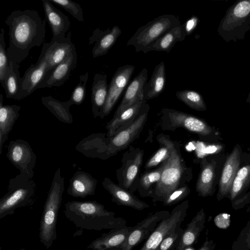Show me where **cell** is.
<instances>
[{
  "instance_id": "21",
  "label": "cell",
  "mask_w": 250,
  "mask_h": 250,
  "mask_svg": "<svg viewBox=\"0 0 250 250\" xmlns=\"http://www.w3.org/2000/svg\"><path fill=\"white\" fill-rule=\"evenodd\" d=\"M147 69L144 68L131 81L113 116L144 99V88L147 82Z\"/></svg>"
},
{
  "instance_id": "7",
  "label": "cell",
  "mask_w": 250,
  "mask_h": 250,
  "mask_svg": "<svg viewBox=\"0 0 250 250\" xmlns=\"http://www.w3.org/2000/svg\"><path fill=\"white\" fill-rule=\"evenodd\" d=\"M179 19L173 15H161L138 28L128 40L127 46L133 45L135 51L146 54L155 42L172 28L180 25Z\"/></svg>"
},
{
  "instance_id": "4",
  "label": "cell",
  "mask_w": 250,
  "mask_h": 250,
  "mask_svg": "<svg viewBox=\"0 0 250 250\" xmlns=\"http://www.w3.org/2000/svg\"><path fill=\"white\" fill-rule=\"evenodd\" d=\"M64 177L59 167L55 172L40 222L39 238L46 249L52 246L57 238V221L64 189Z\"/></svg>"
},
{
  "instance_id": "29",
  "label": "cell",
  "mask_w": 250,
  "mask_h": 250,
  "mask_svg": "<svg viewBox=\"0 0 250 250\" xmlns=\"http://www.w3.org/2000/svg\"><path fill=\"white\" fill-rule=\"evenodd\" d=\"M143 101L137 102L118 115L113 117L105 126L107 130V138L111 137L117 132L129 126L135 121L139 113Z\"/></svg>"
},
{
  "instance_id": "20",
  "label": "cell",
  "mask_w": 250,
  "mask_h": 250,
  "mask_svg": "<svg viewBox=\"0 0 250 250\" xmlns=\"http://www.w3.org/2000/svg\"><path fill=\"white\" fill-rule=\"evenodd\" d=\"M122 33L120 28L115 25L111 29L102 30L97 28L93 31L89 39V44H94L92 49L93 58L104 55L112 48Z\"/></svg>"
},
{
  "instance_id": "46",
  "label": "cell",
  "mask_w": 250,
  "mask_h": 250,
  "mask_svg": "<svg viewBox=\"0 0 250 250\" xmlns=\"http://www.w3.org/2000/svg\"><path fill=\"white\" fill-rule=\"evenodd\" d=\"M230 216L229 214L226 213L218 214L214 218L215 225L220 229H227L230 223Z\"/></svg>"
},
{
  "instance_id": "11",
  "label": "cell",
  "mask_w": 250,
  "mask_h": 250,
  "mask_svg": "<svg viewBox=\"0 0 250 250\" xmlns=\"http://www.w3.org/2000/svg\"><path fill=\"white\" fill-rule=\"evenodd\" d=\"M188 207V200L174 207L169 216L159 222L139 250H156L166 237L181 227L187 216Z\"/></svg>"
},
{
  "instance_id": "32",
  "label": "cell",
  "mask_w": 250,
  "mask_h": 250,
  "mask_svg": "<svg viewBox=\"0 0 250 250\" xmlns=\"http://www.w3.org/2000/svg\"><path fill=\"white\" fill-rule=\"evenodd\" d=\"M19 67L20 66L13 67L12 62H10L9 68L1 85L7 99L21 100L22 78L20 77Z\"/></svg>"
},
{
  "instance_id": "18",
  "label": "cell",
  "mask_w": 250,
  "mask_h": 250,
  "mask_svg": "<svg viewBox=\"0 0 250 250\" xmlns=\"http://www.w3.org/2000/svg\"><path fill=\"white\" fill-rule=\"evenodd\" d=\"M77 63V54L75 48L46 77L38 89L60 86L63 84L69 78L72 72L76 66Z\"/></svg>"
},
{
  "instance_id": "48",
  "label": "cell",
  "mask_w": 250,
  "mask_h": 250,
  "mask_svg": "<svg viewBox=\"0 0 250 250\" xmlns=\"http://www.w3.org/2000/svg\"><path fill=\"white\" fill-rule=\"evenodd\" d=\"M246 101H247V103L250 104V93L248 95V98H247V99L246 100Z\"/></svg>"
},
{
  "instance_id": "24",
  "label": "cell",
  "mask_w": 250,
  "mask_h": 250,
  "mask_svg": "<svg viewBox=\"0 0 250 250\" xmlns=\"http://www.w3.org/2000/svg\"><path fill=\"white\" fill-rule=\"evenodd\" d=\"M134 227L124 226L110 229L92 241L87 249L91 250H109L121 246L126 240Z\"/></svg>"
},
{
  "instance_id": "6",
  "label": "cell",
  "mask_w": 250,
  "mask_h": 250,
  "mask_svg": "<svg viewBox=\"0 0 250 250\" xmlns=\"http://www.w3.org/2000/svg\"><path fill=\"white\" fill-rule=\"evenodd\" d=\"M250 29V0L236 1L227 10L218 26L219 35L226 42L243 40Z\"/></svg>"
},
{
  "instance_id": "37",
  "label": "cell",
  "mask_w": 250,
  "mask_h": 250,
  "mask_svg": "<svg viewBox=\"0 0 250 250\" xmlns=\"http://www.w3.org/2000/svg\"><path fill=\"white\" fill-rule=\"evenodd\" d=\"M177 98L191 109L198 111L207 109V105L202 95L197 91L184 89L176 92Z\"/></svg>"
},
{
  "instance_id": "17",
  "label": "cell",
  "mask_w": 250,
  "mask_h": 250,
  "mask_svg": "<svg viewBox=\"0 0 250 250\" xmlns=\"http://www.w3.org/2000/svg\"><path fill=\"white\" fill-rule=\"evenodd\" d=\"M240 150L235 146L227 158L222 171L217 195L218 201L229 196L232 183L240 168Z\"/></svg>"
},
{
  "instance_id": "41",
  "label": "cell",
  "mask_w": 250,
  "mask_h": 250,
  "mask_svg": "<svg viewBox=\"0 0 250 250\" xmlns=\"http://www.w3.org/2000/svg\"><path fill=\"white\" fill-rule=\"evenodd\" d=\"M5 47L4 30L1 28L0 33V82L1 85L10 63Z\"/></svg>"
},
{
  "instance_id": "28",
  "label": "cell",
  "mask_w": 250,
  "mask_h": 250,
  "mask_svg": "<svg viewBox=\"0 0 250 250\" xmlns=\"http://www.w3.org/2000/svg\"><path fill=\"white\" fill-rule=\"evenodd\" d=\"M3 95L0 94V154L8 135L20 116V105L3 104Z\"/></svg>"
},
{
  "instance_id": "1",
  "label": "cell",
  "mask_w": 250,
  "mask_h": 250,
  "mask_svg": "<svg viewBox=\"0 0 250 250\" xmlns=\"http://www.w3.org/2000/svg\"><path fill=\"white\" fill-rule=\"evenodd\" d=\"M5 22L9 27V45L7 53L9 62L16 67L28 56L32 48L42 44L46 21L37 11L26 9L12 12Z\"/></svg>"
},
{
  "instance_id": "44",
  "label": "cell",
  "mask_w": 250,
  "mask_h": 250,
  "mask_svg": "<svg viewBox=\"0 0 250 250\" xmlns=\"http://www.w3.org/2000/svg\"><path fill=\"white\" fill-rule=\"evenodd\" d=\"M232 250H250V230L245 228L237 240L234 242Z\"/></svg>"
},
{
  "instance_id": "31",
  "label": "cell",
  "mask_w": 250,
  "mask_h": 250,
  "mask_svg": "<svg viewBox=\"0 0 250 250\" xmlns=\"http://www.w3.org/2000/svg\"><path fill=\"white\" fill-rule=\"evenodd\" d=\"M166 84V67L162 61L155 66L149 81L144 86V98L147 101L159 96L164 91Z\"/></svg>"
},
{
  "instance_id": "5",
  "label": "cell",
  "mask_w": 250,
  "mask_h": 250,
  "mask_svg": "<svg viewBox=\"0 0 250 250\" xmlns=\"http://www.w3.org/2000/svg\"><path fill=\"white\" fill-rule=\"evenodd\" d=\"M8 191L0 199V219L13 215L16 209L32 206L36 200L37 185L21 173L11 178Z\"/></svg>"
},
{
  "instance_id": "19",
  "label": "cell",
  "mask_w": 250,
  "mask_h": 250,
  "mask_svg": "<svg viewBox=\"0 0 250 250\" xmlns=\"http://www.w3.org/2000/svg\"><path fill=\"white\" fill-rule=\"evenodd\" d=\"M42 3L46 19L52 33L51 41L65 38L71 24L69 18L54 6L49 0H42Z\"/></svg>"
},
{
  "instance_id": "51",
  "label": "cell",
  "mask_w": 250,
  "mask_h": 250,
  "mask_svg": "<svg viewBox=\"0 0 250 250\" xmlns=\"http://www.w3.org/2000/svg\"><path fill=\"white\" fill-rule=\"evenodd\" d=\"M175 250V249H172V250Z\"/></svg>"
},
{
  "instance_id": "52",
  "label": "cell",
  "mask_w": 250,
  "mask_h": 250,
  "mask_svg": "<svg viewBox=\"0 0 250 250\" xmlns=\"http://www.w3.org/2000/svg\"></svg>"
},
{
  "instance_id": "15",
  "label": "cell",
  "mask_w": 250,
  "mask_h": 250,
  "mask_svg": "<svg viewBox=\"0 0 250 250\" xmlns=\"http://www.w3.org/2000/svg\"><path fill=\"white\" fill-rule=\"evenodd\" d=\"M48 72V61L44 54L41 52L36 63L32 64L25 71L22 77L20 99L21 100L31 95L38 89Z\"/></svg>"
},
{
  "instance_id": "25",
  "label": "cell",
  "mask_w": 250,
  "mask_h": 250,
  "mask_svg": "<svg viewBox=\"0 0 250 250\" xmlns=\"http://www.w3.org/2000/svg\"><path fill=\"white\" fill-rule=\"evenodd\" d=\"M216 162L203 158L200 162V171L195 185V189L199 196L205 197L213 193L216 177Z\"/></svg>"
},
{
  "instance_id": "33",
  "label": "cell",
  "mask_w": 250,
  "mask_h": 250,
  "mask_svg": "<svg viewBox=\"0 0 250 250\" xmlns=\"http://www.w3.org/2000/svg\"><path fill=\"white\" fill-rule=\"evenodd\" d=\"M42 104L60 121L68 124L73 122V118L70 112L72 105L69 101L62 102L49 95L42 96L41 99Z\"/></svg>"
},
{
  "instance_id": "34",
  "label": "cell",
  "mask_w": 250,
  "mask_h": 250,
  "mask_svg": "<svg viewBox=\"0 0 250 250\" xmlns=\"http://www.w3.org/2000/svg\"><path fill=\"white\" fill-rule=\"evenodd\" d=\"M164 162L157 168L147 170L140 175L137 190L140 196L151 197L156 185L160 181Z\"/></svg>"
},
{
  "instance_id": "39",
  "label": "cell",
  "mask_w": 250,
  "mask_h": 250,
  "mask_svg": "<svg viewBox=\"0 0 250 250\" xmlns=\"http://www.w3.org/2000/svg\"><path fill=\"white\" fill-rule=\"evenodd\" d=\"M49 0L62 7L78 21H84L83 9L79 3L71 0Z\"/></svg>"
},
{
  "instance_id": "26",
  "label": "cell",
  "mask_w": 250,
  "mask_h": 250,
  "mask_svg": "<svg viewBox=\"0 0 250 250\" xmlns=\"http://www.w3.org/2000/svg\"><path fill=\"white\" fill-rule=\"evenodd\" d=\"M106 137L104 133L92 134L80 141L75 148L87 157L106 160Z\"/></svg>"
},
{
  "instance_id": "42",
  "label": "cell",
  "mask_w": 250,
  "mask_h": 250,
  "mask_svg": "<svg viewBox=\"0 0 250 250\" xmlns=\"http://www.w3.org/2000/svg\"><path fill=\"white\" fill-rule=\"evenodd\" d=\"M190 192L188 184L179 188L169 193L162 202L165 206L175 205L187 197Z\"/></svg>"
},
{
  "instance_id": "30",
  "label": "cell",
  "mask_w": 250,
  "mask_h": 250,
  "mask_svg": "<svg viewBox=\"0 0 250 250\" xmlns=\"http://www.w3.org/2000/svg\"><path fill=\"white\" fill-rule=\"evenodd\" d=\"M108 88L107 75L96 73L93 78L91 96L92 112L94 118L99 116L100 113L105 104Z\"/></svg>"
},
{
  "instance_id": "14",
  "label": "cell",
  "mask_w": 250,
  "mask_h": 250,
  "mask_svg": "<svg viewBox=\"0 0 250 250\" xmlns=\"http://www.w3.org/2000/svg\"><path fill=\"white\" fill-rule=\"evenodd\" d=\"M135 68L133 65L126 64L117 69L108 85L106 100L99 116L101 118L104 119L111 112L129 82Z\"/></svg>"
},
{
  "instance_id": "45",
  "label": "cell",
  "mask_w": 250,
  "mask_h": 250,
  "mask_svg": "<svg viewBox=\"0 0 250 250\" xmlns=\"http://www.w3.org/2000/svg\"><path fill=\"white\" fill-rule=\"evenodd\" d=\"M199 22V18L197 16L193 15L182 24L183 31L186 36H189L192 33Z\"/></svg>"
},
{
  "instance_id": "38",
  "label": "cell",
  "mask_w": 250,
  "mask_h": 250,
  "mask_svg": "<svg viewBox=\"0 0 250 250\" xmlns=\"http://www.w3.org/2000/svg\"><path fill=\"white\" fill-rule=\"evenodd\" d=\"M88 78V72L81 75L79 77V82L72 92L70 99L68 100L71 105L81 104L85 98L86 86Z\"/></svg>"
},
{
  "instance_id": "22",
  "label": "cell",
  "mask_w": 250,
  "mask_h": 250,
  "mask_svg": "<svg viewBox=\"0 0 250 250\" xmlns=\"http://www.w3.org/2000/svg\"><path fill=\"white\" fill-rule=\"evenodd\" d=\"M102 186L112 196V200L118 205L142 210L150 206L140 200L133 193L122 188L109 178L105 177L102 182Z\"/></svg>"
},
{
  "instance_id": "43",
  "label": "cell",
  "mask_w": 250,
  "mask_h": 250,
  "mask_svg": "<svg viewBox=\"0 0 250 250\" xmlns=\"http://www.w3.org/2000/svg\"><path fill=\"white\" fill-rule=\"evenodd\" d=\"M184 229L181 227L166 237L156 250H171L178 245Z\"/></svg>"
},
{
  "instance_id": "2",
  "label": "cell",
  "mask_w": 250,
  "mask_h": 250,
  "mask_svg": "<svg viewBox=\"0 0 250 250\" xmlns=\"http://www.w3.org/2000/svg\"><path fill=\"white\" fill-rule=\"evenodd\" d=\"M156 140L159 144L168 147L170 156L164 162L160 181L150 197L154 203L162 202L169 193L187 185L192 178V169L187 166L182 156L180 143L164 133L159 134Z\"/></svg>"
},
{
  "instance_id": "13",
  "label": "cell",
  "mask_w": 250,
  "mask_h": 250,
  "mask_svg": "<svg viewBox=\"0 0 250 250\" xmlns=\"http://www.w3.org/2000/svg\"><path fill=\"white\" fill-rule=\"evenodd\" d=\"M167 210L157 211L138 223L125 241L119 247L109 250H132L143 241L147 239L162 220L168 218Z\"/></svg>"
},
{
  "instance_id": "9",
  "label": "cell",
  "mask_w": 250,
  "mask_h": 250,
  "mask_svg": "<svg viewBox=\"0 0 250 250\" xmlns=\"http://www.w3.org/2000/svg\"><path fill=\"white\" fill-rule=\"evenodd\" d=\"M161 127L165 131H174L181 127L203 136L212 132V128L204 120L187 113L164 108L161 111Z\"/></svg>"
},
{
  "instance_id": "3",
  "label": "cell",
  "mask_w": 250,
  "mask_h": 250,
  "mask_svg": "<svg viewBox=\"0 0 250 250\" xmlns=\"http://www.w3.org/2000/svg\"><path fill=\"white\" fill-rule=\"evenodd\" d=\"M64 213L76 227L90 230L117 229L126 224L124 218L115 217L114 212L106 210L96 201L68 202Z\"/></svg>"
},
{
  "instance_id": "27",
  "label": "cell",
  "mask_w": 250,
  "mask_h": 250,
  "mask_svg": "<svg viewBox=\"0 0 250 250\" xmlns=\"http://www.w3.org/2000/svg\"><path fill=\"white\" fill-rule=\"evenodd\" d=\"M206 219V213L202 208L188 224L174 250H186L195 244L205 228Z\"/></svg>"
},
{
  "instance_id": "35",
  "label": "cell",
  "mask_w": 250,
  "mask_h": 250,
  "mask_svg": "<svg viewBox=\"0 0 250 250\" xmlns=\"http://www.w3.org/2000/svg\"><path fill=\"white\" fill-rule=\"evenodd\" d=\"M186 37L182 24L176 26L159 39L150 48L149 51H164L168 53L177 42L184 41Z\"/></svg>"
},
{
  "instance_id": "10",
  "label": "cell",
  "mask_w": 250,
  "mask_h": 250,
  "mask_svg": "<svg viewBox=\"0 0 250 250\" xmlns=\"http://www.w3.org/2000/svg\"><path fill=\"white\" fill-rule=\"evenodd\" d=\"M144 155L143 149L130 146L123 154L122 166L116 171L118 185L132 193L137 190Z\"/></svg>"
},
{
  "instance_id": "16",
  "label": "cell",
  "mask_w": 250,
  "mask_h": 250,
  "mask_svg": "<svg viewBox=\"0 0 250 250\" xmlns=\"http://www.w3.org/2000/svg\"><path fill=\"white\" fill-rule=\"evenodd\" d=\"M74 49L75 46L71 41L70 32L63 39L44 43L41 52L44 54L48 61V72L46 76L57 65L64 60Z\"/></svg>"
},
{
  "instance_id": "12",
  "label": "cell",
  "mask_w": 250,
  "mask_h": 250,
  "mask_svg": "<svg viewBox=\"0 0 250 250\" xmlns=\"http://www.w3.org/2000/svg\"><path fill=\"white\" fill-rule=\"evenodd\" d=\"M6 155L20 173L32 179L37 157L28 142L21 139L10 141Z\"/></svg>"
},
{
  "instance_id": "23",
  "label": "cell",
  "mask_w": 250,
  "mask_h": 250,
  "mask_svg": "<svg viewBox=\"0 0 250 250\" xmlns=\"http://www.w3.org/2000/svg\"><path fill=\"white\" fill-rule=\"evenodd\" d=\"M97 180L83 171H76L69 181L67 194L75 198H85L95 194Z\"/></svg>"
},
{
  "instance_id": "47",
  "label": "cell",
  "mask_w": 250,
  "mask_h": 250,
  "mask_svg": "<svg viewBox=\"0 0 250 250\" xmlns=\"http://www.w3.org/2000/svg\"><path fill=\"white\" fill-rule=\"evenodd\" d=\"M215 248V243L213 240H208V238H206L205 241L198 250H214Z\"/></svg>"
},
{
  "instance_id": "50",
  "label": "cell",
  "mask_w": 250,
  "mask_h": 250,
  "mask_svg": "<svg viewBox=\"0 0 250 250\" xmlns=\"http://www.w3.org/2000/svg\"><path fill=\"white\" fill-rule=\"evenodd\" d=\"M20 250H25V249H24V248H22V249H21Z\"/></svg>"
},
{
  "instance_id": "8",
  "label": "cell",
  "mask_w": 250,
  "mask_h": 250,
  "mask_svg": "<svg viewBox=\"0 0 250 250\" xmlns=\"http://www.w3.org/2000/svg\"><path fill=\"white\" fill-rule=\"evenodd\" d=\"M150 106L144 99L139 113L129 126L118 131L110 138L106 137V159L128 146L140 135L147 119Z\"/></svg>"
},
{
  "instance_id": "36",
  "label": "cell",
  "mask_w": 250,
  "mask_h": 250,
  "mask_svg": "<svg viewBox=\"0 0 250 250\" xmlns=\"http://www.w3.org/2000/svg\"><path fill=\"white\" fill-rule=\"evenodd\" d=\"M250 186V164L239 168L232 183L229 197L232 201Z\"/></svg>"
},
{
  "instance_id": "49",
  "label": "cell",
  "mask_w": 250,
  "mask_h": 250,
  "mask_svg": "<svg viewBox=\"0 0 250 250\" xmlns=\"http://www.w3.org/2000/svg\"><path fill=\"white\" fill-rule=\"evenodd\" d=\"M245 228L250 230V221L248 222L247 225L246 226Z\"/></svg>"
},
{
  "instance_id": "40",
  "label": "cell",
  "mask_w": 250,
  "mask_h": 250,
  "mask_svg": "<svg viewBox=\"0 0 250 250\" xmlns=\"http://www.w3.org/2000/svg\"><path fill=\"white\" fill-rule=\"evenodd\" d=\"M160 145L161 147L146 163L144 167L146 170L160 166L170 157V152L168 147L166 145Z\"/></svg>"
}]
</instances>
